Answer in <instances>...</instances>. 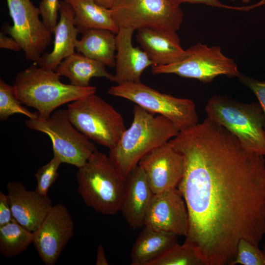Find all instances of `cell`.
I'll list each match as a JSON object with an SVG mask.
<instances>
[{"label":"cell","mask_w":265,"mask_h":265,"mask_svg":"<svg viewBox=\"0 0 265 265\" xmlns=\"http://www.w3.org/2000/svg\"><path fill=\"white\" fill-rule=\"evenodd\" d=\"M169 142L184 159L177 188L188 213L185 242L205 265H230L241 239L259 247L265 235L264 156L208 117Z\"/></svg>","instance_id":"6da1fadb"},{"label":"cell","mask_w":265,"mask_h":265,"mask_svg":"<svg viewBox=\"0 0 265 265\" xmlns=\"http://www.w3.org/2000/svg\"><path fill=\"white\" fill-rule=\"evenodd\" d=\"M131 126L109 149L108 157L125 177L146 154L168 142L179 132L177 127L163 116L150 113L135 105Z\"/></svg>","instance_id":"7a4b0ae2"},{"label":"cell","mask_w":265,"mask_h":265,"mask_svg":"<svg viewBox=\"0 0 265 265\" xmlns=\"http://www.w3.org/2000/svg\"><path fill=\"white\" fill-rule=\"evenodd\" d=\"M36 64L17 73L13 86L21 103L37 109L41 120L48 118L63 104L96 92L94 86L82 87L63 83L55 71Z\"/></svg>","instance_id":"3957f363"},{"label":"cell","mask_w":265,"mask_h":265,"mask_svg":"<svg viewBox=\"0 0 265 265\" xmlns=\"http://www.w3.org/2000/svg\"><path fill=\"white\" fill-rule=\"evenodd\" d=\"M79 194L86 206L104 215L120 211L126 177L108 156L96 150L76 173Z\"/></svg>","instance_id":"277c9868"},{"label":"cell","mask_w":265,"mask_h":265,"mask_svg":"<svg viewBox=\"0 0 265 265\" xmlns=\"http://www.w3.org/2000/svg\"><path fill=\"white\" fill-rule=\"evenodd\" d=\"M209 118L234 134L248 150L265 156V115L260 104H245L222 95L208 101Z\"/></svg>","instance_id":"5b68a950"},{"label":"cell","mask_w":265,"mask_h":265,"mask_svg":"<svg viewBox=\"0 0 265 265\" xmlns=\"http://www.w3.org/2000/svg\"><path fill=\"white\" fill-rule=\"evenodd\" d=\"M66 110L78 130L109 149L116 145L126 129L121 114L95 93L71 102Z\"/></svg>","instance_id":"8992f818"},{"label":"cell","mask_w":265,"mask_h":265,"mask_svg":"<svg viewBox=\"0 0 265 265\" xmlns=\"http://www.w3.org/2000/svg\"><path fill=\"white\" fill-rule=\"evenodd\" d=\"M107 92L132 102L150 113L163 116L179 131L198 123L196 106L191 100L161 93L141 82L117 84Z\"/></svg>","instance_id":"52a82bcc"},{"label":"cell","mask_w":265,"mask_h":265,"mask_svg":"<svg viewBox=\"0 0 265 265\" xmlns=\"http://www.w3.org/2000/svg\"><path fill=\"white\" fill-rule=\"evenodd\" d=\"M25 124L29 129L49 136L53 155L58 157L62 163L80 168L97 150L94 143L70 122L66 109L55 110L46 120L29 119Z\"/></svg>","instance_id":"ba28073f"},{"label":"cell","mask_w":265,"mask_h":265,"mask_svg":"<svg viewBox=\"0 0 265 265\" xmlns=\"http://www.w3.org/2000/svg\"><path fill=\"white\" fill-rule=\"evenodd\" d=\"M119 27H149L178 31L184 13L172 0H118L110 9Z\"/></svg>","instance_id":"9c48e42d"},{"label":"cell","mask_w":265,"mask_h":265,"mask_svg":"<svg viewBox=\"0 0 265 265\" xmlns=\"http://www.w3.org/2000/svg\"><path fill=\"white\" fill-rule=\"evenodd\" d=\"M184 59L173 64L152 66L153 74H173L194 79L203 83L212 82L219 76L238 77L240 72L233 59L225 56L219 46L209 47L197 43L187 49Z\"/></svg>","instance_id":"30bf717a"},{"label":"cell","mask_w":265,"mask_h":265,"mask_svg":"<svg viewBox=\"0 0 265 265\" xmlns=\"http://www.w3.org/2000/svg\"><path fill=\"white\" fill-rule=\"evenodd\" d=\"M13 25L6 32L24 51L26 58L37 63L52 41V32L39 18V7L30 0H6Z\"/></svg>","instance_id":"8fae6325"},{"label":"cell","mask_w":265,"mask_h":265,"mask_svg":"<svg viewBox=\"0 0 265 265\" xmlns=\"http://www.w3.org/2000/svg\"><path fill=\"white\" fill-rule=\"evenodd\" d=\"M74 235V224L66 207L53 205L39 227L33 232L32 244L46 265H54Z\"/></svg>","instance_id":"7c38bea8"},{"label":"cell","mask_w":265,"mask_h":265,"mask_svg":"<svg viewBox=\"0 0 265 265\" xmlns=\"http://www.w3.org/2000/svg\"><path fill=\"white\" fill-rule=\"evenodd\" d=\"M138 165L154 194L177 187L185 168L183 157L169 141L144 155Z\"/></svg>","instance_id":"4fadbf2b"},{"label":"cell","mask_w":265,"mask_h":265,"mask_svg":"<svg viewBox=\"0 0 265 265\" xmlns=\"http://www.w3.org/2000/svg\"><path fill=\"white\" fill-rule=\"evenodd\" d=\"M144 226L178 236H186L188 213L177 187L154 194L146 213Z\"/></svg>","instance_id":"5bb4252c"},{"label":"cell","mask_w":265,"mask_h":265,"mask_svg":"<svg viewBox=\"0 0 265 265\" xmlns=\"http://www.w3.org/2000/svg\"><path fill=\"white\" fill-rule=\"evenodd\" d=\"M6 189L14 218L28 231L35 232L53 206L51 199L35 190H27L18 181L9 182Z\"/></svg>","instance_id":"9a60e30c"},{"label":"cell","mask_w":265,"mask_h":265,"mask_svg":"<svg viewBox=\"0 0 265 265\" xmlns=\"http://www.w3.org/2000/svg\"><path fill=\"white\" fill-rule=\"evenodd\" d=\"M134 30L131 27H121L116 34L114 82L117 84L140 82L143 72L153 65L142 49L133 46L132 38Z\"/></svg>","instance_id":"2e32d148"},{"label":"cell","mask_w":265,"mask_h":265,"mask_svg":"<svg viewBox=\"0 0 265 265\" xmlns=\"http://www.w3.org/2000/svg\"><path fill=\"white\" fill-rule=\"evenodd\" d=\"M137 42L153 63L162 66L179 62L188 55L181 45L176 31L145 27L138 29Z\"/></svg>","instance_id":"e0dca14e"},{"label":"cell","mask_w":265,"mask_h":265,"mask_svg":"<svg viewBox=\"0 0 265 265\" xmlns=\"http://www.w3.org/2000/svg\"><path fill=\"white\" fill-rule=\"evenodd\" d=\"M153 195L143 171L136 165L126 176L120 210L132 228L144 227L146 213Z\"/></svg>","instance_id":"ac0fdd59"},{"label":"cell","mask_w":265,"mask_h":265,"mask_svg":"<svg viewBox=\"0 0 265 265\" xmlns=\"http://www.w3.org/2000/svg\"><path fill=\"white\" fill-rule=\"evenodd\" d=\"M59 14V21L53 32L54 36L53 50L44 53L36 63L41 67L53 71L64 58L75 53L80 32L74 25V11L64 0H60Z\"/></svg>","instance_id":"d6986e66"},{"label":"cell","mask_w":265,"mask_h":265,"mask_svg":"<svg viewBox=\"0 0 265 265\" xmlns=\"http://www.w3.org/2000/svg\"><path fill=\"white\" fill-rule=\"evenodd\" d=\"M178 236L144 226L131 250L132 265H149L178 244Z\"/></svg>","instance_id":"ffe728a7"},{"label":"cell","mask_w":265,"mask_h":265,"mask_svg":"<svg viewBox=\"0 0 265 265\" xmlns=\"http://www.w3.org/2000/svg\"><path fill=\"white\" fill-rule=\"evenodd\" d=\"M103 63L90 58L82 53H74L64 58L55 71L67 78L70 84L78 87H88L91 78L104 77L114 82V75L108 72Z\"/></svg>","instance_id":"44dd1931"},{"label":"cell","mask_w":265,"mask_h":265,"mask_svg":"<svg viewBox=\"0 0 265 265\" xmlns=\"http://www.w3.org/2000/svg\"><path fill=\"white\" fill-rule=\"evenodd\" d=\"M77 40L78 53L100 61L106 66H115L116 35L111 31L103 28L88 29Z\"/></svg>","instance_id":"7402d4cb"},{"label":"cell","mask_w":265,"mask_h":265,"mask_svg":"<svg viewBox=\"0 0 265 265\" xmlns=\"http://www.w3.org/2000/svg\"><path fill=\"white\" fill-rule=\"evenodd\" d=\"M75 12L74 25L80 32L92 28L109 30L116 34L119 27L114 22L110 9L98 4L95 0H64Z\"/></svg>","instance_id":"603a6c76"},{"label":"cell","mask_w":265,"mask_h":265,"mask_svg":"<svg viewBox=\"0 0 265 265\" xmlns=\"http://www.w3.org/2000/svg\"><path fill=\"white\" fill-rule=\"evenodd\" d=\"M33 232L28 231L14 218L0 226V252L4 257L18 256L32 243Z\"/></svg>","instance_id":"cb8c5ba5"},{"label":"cell","mask_w":265,"mask_h":265,"mask_svg":"<svg viewBox=\"0 0 265 265\" xmlns=\"http://www.w3.org/2000/svg\"><path fill=\"white\" fill-rule=\"evenodd\" d=\"M149 265H205L195 248L188 243H179Z\"/></svg>","instance_id":"d4e9b609"},{"label":"cell","mask_w":265,"mask_h":265,"mask_svg":"<svg viewBox=\"0 0 265 265\" xmlns=\"http://www.w3.org/2000/svg\"><path fill=\"white\" fill-rule=\"evenodd\" d=\"M20 114L29 119L38 118V112L33 113L25 107L17 98L14 87L0 79V120H6L10 116Z\"/></svg>","instance_id":"484cf974"},{"label":"cell","mask_w":265,"mask_h":265,"mask_svg":"<svg viewBox=\"0 0 265 265\" xmlns=\"http://www.w3.org/2000/svg\"><path fill=\"white\" fill-rule=\"evenodd\" d=\"M62 163L60 158L55 155L47 164L39 168L35 174L37 185L35 191L39 195L46 197L51 186L57 179L58 170Z\"/></svg>","instance_id":"4316f807"},{"label":"cell","mask_w":265,"mask_h":265,"mask_svg":"<svg viewBox=\"0 0 265 265\" xmlns=\"http://www.w3.org/2000/svg\"><path fill=\"white\" fill-rule=\"evenodd\" d=\"M265 265V253L245 239H241L235 259L230 265Z\"/></svg>","instance_id":"83f0119b"},{"label":"cell","mask_w":265,"mask_h":265,"mask_svg":"<svg viewBox=\"0 0 265 265\" xmlns=\"http://www.w3.org/2000/svg\"><path fill=\"white\" fill-rule=\"evenodd\" d=\"M59 3V0H42L38 7L44 25L52 33L58 23Z\"/></svg>","instance_id":"f1b7e54d"},{"label":"cell","mask_w":265,"mask_h":265,"mask_svg":"<svg viewBox=\"0 0 265 265\" xmlns=\"http://www.w3.org/2000/svg\"><path fill=\"white\" fill-rule=\"evenodd\" d=\"M238 78L243 84L248 87L256 95L265 115V81H260L241 73Z\"/></svg>","instance_id":"f546056e"},{"label":"cell","mask_w":265,"mask_h":265,"mask_svg":"<svg viewBox=\"0 0 265 265\" xmlns=\"http://www.w3.org/2000/svg\"><path fill=\"white\" fill-rule=\"evenodd\" d=\"M174 3L178 5L184 2H189L191 3H203L207 5L218 8H226L229 9L237 10L239 11H248L251 9L260 6L265 4V0H262L259 2L247 6H233L222 4L218 0H172Z\"/></svg>","instance_id":"4dcf8cb0"},{"label":"cell","mask_w":265,"mask_h":265,"mask_svg":"<svg viewBox=\"0 0 265 265\" xmlns=\"http://www.w3.org/2000/svg\"><path fill=\"white\" fill-rule=\"evenodd\" d=\"M14 217L7 194L0 192V226L11 222Z\"/></svg>","instance_id":"1f68e13d"},{"label":"cell","mask_w":265,"mask_h":265,"mask_svg":"<svg viewBox=\"0 0 265 265\" xmlns=\"http://www.w3.org/2000/svg\"><path fill=\"white\" fill-rule=\"evenodd\" d=\"M0 48L17 52L22 50L17 42L11 37H7L2 32L0 33Z\"/></svg>","instance_id":"d6a6232c"},{"label":"cell","mask_w":265,"mask_h":265,"mask_svg":"<svg viewBox=\"0 0 265 265\" xmlns=\"http://www.w3.org/2000/svg\"><path fill=\"white\" fill-rule=\"evenodd\" d=\"M96 265H108V263L106 259L104 247L102 244L99 245L97 250V257L96 260Z\"/></svg>","instance_id":"836d02e7"},{"label":"cell","mask_w":265,"mask_h":265,"mask_svg":"<svg viewBox=\"0 0 265 265\" xmlns=\"http://www.w3.org/2000/svg\"><path fill=\"white\" fill-rule=\"evenodd\" d=\"M100 5L106 8H111L118 0H95Z\"/></svg>","instance_id":"e575fe53"},{"label":"cell","mask_w":265,"mask_h":265,"mask_svg":"<svg viewBox=\"0 0 265 265\" xmlns=\"http://www.w3.org/2000/svg\"><path fill=\"white\" fill-rule=\"evenodd\" d=\"M232 1H235L236 0H231ZM243 3H248L249 2V1L251 0H240Z\"/></svg>","instance_id":"d590c367"},{"label":"cell","mask_w":265,"mask_h":265,"mask_svg":"<svg viewBox=\"0 0 265 265\" xmlns=\"http://www.w3.org/2000/svg\"><path fill=\"white\" fill-rule=\"evenodd\" d=\"M263 251L265 253V240L263 245Z\"/></svg>","instance_id":"8d00e7d4"}]
</instances>
